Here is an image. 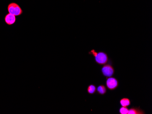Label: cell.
Here are the masks:
<instances>
[{
    "instance_id": "6da1fadb",
    "label": "cell",
    "mask_w": 152,
    "mask_h": 114,
    "mask_svg": "<svg viewBox=\"0 0 152 114\" xmlns=\"http://www.w3.org/2000/svg\"><path fill=\"white\" fill-rule=\"evenodd\" d=\"M89 54L94 56L95 61L98 64L103 65L107 63L108 62V56L104 52H96L95 50L93 49L90 51Z\"/></svg>"
},
{
    "instance_id": "7a4b0ae2",
    "label": "cell",
    "mask_w": 152,
    "mask_h": 114,
    "mask_svg": "<svg viewBox=\"0 0 152 114\" xmlns=\"http://www.w3.org/2000/svg\"><path fill=\"white\" fill-rule=\"evenodd\" d=\"M7 10L10 14L14 16H20L23 14V11L19 5L16 2H11L7 6Z\"/></svg>"
},
{
    "instance_id": "3957f363",
    "label": "cell",
    "mask_w": 152,
    "mask_h": 114,
    "mask_svg": "<svg viewBox=\"0 0 152 114\" xmlns=\"http://www.w3.org/2000/svg\"><path fill=\"white\" fill-rule=\"evenodd\" d=\"M102 73L105 77H112L113 76L115 72L114 68L111 64L108 63L104 65L101 69Z\"/></svg>"
},
{
    "instance_id": "277c9868",
    "label": "cell",
    "mask_w": 152,
    "mask_h": 114,
    "mask_svg": "<svg viewBox=\"0 0 152 114\" xmlns=\"http://www.w3.org/2000/svg\"><path fill=\"white\" fill-rule=\"evenodd\" d=\"M106 85L108 90L113 91L118 86V80L113 77H107L106 81Z\"/></svg>"
},
{
    "instance_id": "5b68a950",
    "label": "cell",
    "mask_w": 152,
    "mask_h": 114,
    "mask_svg": "<svg viewBox=\"0 0 152 114\" xmlns=\"http://www.w3.org/2000/svg\"><path fill=\"white\" fill-rule=\"evenodd\" d=\"M4 20L6 24L7 25H12L16 23L17 21V17L16 16L10 13H8L5 16Z\"/></svg>"
},
{
    "instance_id": "8992f818",
    "label": "cell",
    "mask_w": 152,
    "mask_h": 114,
    "mask_svg": "<svg viewBox=\"0 0 152 114\" xmlns=\"http://www.w3.org/2000/svg\"><path fill=\"white\" fill-rule=\"evenodd\" d=\"M144 110L139 107H132L129 110L128 114H145Z\"/></svg>"
},
{
    "instance_id": "52a82bcc",
    "label": "cell",
    "mask_w": 152,
    "mask_h": 114,
    "mask_svg": "<svg viewBox=\"0 0 152 114\" xmlns=\"http://www.w3.org/2000/svg\"><path fill=\"white\" fill-rule=\"evenodd\" d=\"M96 91L99 95H104L106 93L107 88L104 85H99L96 88Z\"/></svg>"
},
{
    "instance_id": "ba28073f",
    "label": "cell",
    "mask_w": 152,
    "mask_h": 114,
    "mask_svg": "<svg viewBox=\"0 0 152 114\" xmlns=\"http://www.w3.org/2000/svg\"><path fill=\"white\" fill-rule=\"evenodd\" d=\"M120 105L124 107H128L131 105V100L128 98L124 97L120 100Z\"/></svg>"
},
{
    "instance_id": "9c48e42d",
    "label": "cell",
    "mask_w": 152,
    "mask_h": 114,
    "mask_svg": "<svg viewBox=\"0 0 152 114\" xmlns=\"http://www.w3.org/2000/svg\"><path fill=\"white\" fill-rule=\"evenodd\" d=\"M96 88L95 85L93 84L89 85L87 88V91L88 93L90 95H93L96 92Z\"/></svg>"
},
{
    "instance_id": "30bf717a",
    "label": "cell",
    "mask_w": 152,
    "mask_h": 114,
    "mask_svg": "<svg viewBox=\"0 0 152 114\" xmlns=\"http://www.w3.org/2000/svg\"><path fill=\"white\" fill-rule=\"evenodd\" d=\"M129 109L128 107L122 106L119 110V112L120 114H128Z\"/></svg>"
}]
</instances>
